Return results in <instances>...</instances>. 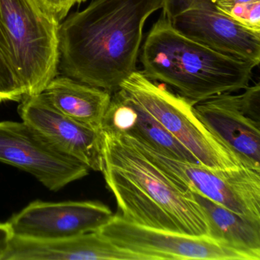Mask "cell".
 Wrapping results in <instances>:
<instances>
[{"label": "cell", "mask_w": 260, "mask_h": 260, "mask_svg": "<svg viewBox=\"0 0 260 260\" xmlns=\"http://www.w3.org/2000/svg\"><path fill=\"white\" fill-rule=\"evenodd\" d=\"M120 88L185 146L202 165L217 170L243 167L196 116L194 105L137 70Z\"/></svg>", "instance_id": "5b68a950"}, {"label": "cell", "mask_w": 260, "mask_h": 260, "mask_svg": "<svg viewBox=\"0 0 260 260\" xmlns=\"http://www.w3.org/2000/svg\"><path fill=\"white\" fill-rule=\"evenodd\" d=\"M121 249L147 260H249L241 252L208 236L187 235L127 221L119 214L99 230Z\"/></svg>", "instance_id": "9c48e42d"}, {"label": "cell", "mask_w": 260, "mask_h": 260, "mask_svg": "<svg viewBox=\"0 0 260 260\" xmlns=\"http://www.w3.org/2000/svg\"><path fill=\"white\" fill-rule=\"evenodd\" d=\"M224 15L242 26L260 33V0L236 4L225 12Z\"/></svg>", "instance_id": "ac0fdd59"}, {"label": "cell", "mask_w": 260, "mask_h": 260, "mask_svg": "<svg viewBox=\"0 0 260 260\" xmlns=\"http://www.w3.org/2000/svg\"><path fill=\"white\" fill-rule=\"evenodd\" d=\"M113 215L112 210L100 202L35 201L7 222L14 237L58 240L98 231Z\"/></svg>", "instance_id": "30bf717a"}, {"label": "cell", "mask_w": 260, "mask_h": 260, "mask_svg": "<svg viewBox=\"0 0 260 260\" xmlns=\"http://www.w3.org/2000/svg\"><path fill=\"white\" fill-rule=\"evenodd\" d=\"M25 97L20 83L0 42V103H20Z\"/></svg>", "instance_id": "e0dca14e"}, {"label": "cell", "mask_w": 260, "mask_h": 260, "mask_svg": "<svg viewBox=\"0 0 260 260\" xmlns=\"http://www.w3.org/2000/svg\"><path fill=\"white\" fill-rule=\"evenodd\" d=\"M240 95V105L244 113L249 118L260 122V83L245 88Z\"/></svg>", "instance_id": "d6986e66"}, {"label": "cell", "mask_w": 260, "mask_h": 260, "mask_svg": "<svg viewBox=\"0 0 260 260\" xmlns=\"http://www.w3.org/2000/svg\"><path fill=\"white\" fill-rule=\"evenodd\" d=\"M162 16L184 36L249 62L260 63V33L242 26L210 0H161Z\"/></svg>", "instance_id": "ba28073f"}, {"label": "cell", "mask_w": 260, "mask_h": 260, "mask_svg": "<svg viewBox=\"0 0 260 260\" xmlns=\"http://www.w3.org/2000/svg\"><path fill=\"white\" fill-rule=\"evenodd\" d=\"M43 93L67 116L100 132L112 94L63 74L56 76Z\"/></svg>", "instance_id": "9a60e30c"}, {"label": "cell", "mask_w": 260, "mask_h": 260, "mask_svg": "<svg viewBox=\"0 0 260 260\" xmlns=\"http://www.w3.org/2000/svg\"><path fill=\"white\" fill-rule=\"evenodd\" d=\"M216 8L220 13L224 14L225 12L228 11L231 7L236 4H244V3L252 2L256 0H210Z\"/></svg>", "instance_id": "7402d4cb"}, {"label": "cell", "mask_w": 260, "mask_h": 260, "mask_svg": "<svg viewBox=\"0 0 260 260\" xmlns=\"http://www.w3.org/2000/svg\"><path fill=\"white\" fill-rule=\"evenodd\" d=\"M124 136L179 188L196 191L246 218L260 222V172L245 167L217 170L178 160L143 141Z\"/></svg>", "instance_id": "8992f818"}, {"label": "cell", "mask_w": 260, "mask_h": 260, "mask_svg": "<svg viewBox=\"0 0 260 260\" xmlns=\"http://www.w3.org/2000/svg\"><path fill=\"white\" fill-rule=\"evenodd\" d=\"M101 132L103 168L119 214L131 223L187 235L208 236L202 208L124 135Z\"/></svg>", "instance_id": "7a4b0ae2"}, {"label": "cell", "mask_w": 260, "mask_h": 260, "mask_svg": "<svg viewBox=\"0 0 260 260\" xmlns=\"http://www.w3.org/2000/svg\"><path fill=\"white\" fill-rule=\"evenodd\" d=\"M141 72L160 81L193 105L249 86L255 65L193 40L161 15L139 53Z\"/></svg>", "instance_id": "3957f363"}, {"label": "cell", "mask_w": 260, "mask_h": 260, "mask_svg": "<svg viewBox=\"0 0 260 260\" xmlns=\"http://www.w3.org/2000/svg\"><path fill=\"white\" fill-rule=\"evenodd\" d=\"M87 0H38L47 12L61 22L75 5H80Z\"/></svg>", "instance_id": "ffe728a7"}, {"label": "cell", "mask_w": 260, "mask_h": 260, "mask_svg": "<svg viewBox=\"0 0 260 260\" xmlns=\"http://www.w3.org/2000/svg\"><path fill=\"white\" fill-rule=\"evenodd\" d=\"M191 192L206 218L208 237L241 252L249 260H259L260 222L246 218L196 191Z\"/></svg>", "instance_id": "2e32d148"}, {"label": "cell", "mask_w": 260, "mask_h": 260, "mask_svg": "<svg viewBox=\"0 0 260 260\" xmlns=\"http://www.w3.org/2000/svg\"><path fill=\"white\" fill-rule=\"evenodd\" d=\"M100 132L127 135L169 157L200 164L182 143L121 88L112 94Z\"/></svg>", "instance_id": "4fadbf2b"}, {"label": "cell", "mask_w": 260, "mask_h": 260, "mask_svg": "<svg viewBox=\"0 0 260 260\" xmlns=\"http://www.w3.org/2000/svg\"><path fill=\"white\" fill-rule=\"evenodd\" d=\"M193 109L202 124L243 167L260 172V122L244 113L240 95L220 94L196 103Z\"/></svg>", "instance_id": "7c38bea8"}, {"label": "cell", "mask_w": 260, "mask_h": 260, "mask_svg": "<svg viewBox=\"0 0 260 260\" xmlns=\"http://www.w3.org/2000/svg\"><path fill=\"white\" fill-rule=\"evenodd\" d=\"M13 234L8 222H0V260L7 252Z\"/></svg>", "instance_id": "44dd1931"}, {"label": "cell", "mask_w": 260, "mask_h": 260, "mask_svg": "<svg viewBox=\"0 0 260 260\" xmlns=\"http://www.w3.org/2000/svg\"><path fill=\"white\" fill-rule=\"evenodd\" d=\"M161 0H92L59 28V74L112 94L136 71L147 19Z\"/></svg>", "instance_id": "6da1fadb"}, {"label": "cell", "mask_w": 260, "mask_h": 260, "mask_svg": "<svg viewBox=\"0 0 260 260\" xmlns=\"http://www.w3.org/2000/svg\"><path fill=\"white\" fill-rule=\"evenodd\" d=\"M60 24L38 0H0V42L25 97L59 74Z\"/></svg>", "instance_id": "277c9868"}, {"label": "cell", "mask_w": 260, "mask_h": 260, "mask_svg": "<svg viewBox=\"0 0 260 260\" xmlns=\"http://www.w3.org/2000/svg\"><path fill=\"white\" fill-rule=\"evenodd\" d=\"M18 113L24 122L34 127L62 152L81 161L89 170L102 171L101 132L57 110L43 92L24 97Z\"/></svg>", "instance_id": "8fae6325"}, {"label": "cell", "mask_w": 260, "mask_h": 260, "mask_svg": "<svg viewBox=\"0 0 260 260\" xmlns=\"http://www.w3.org/2000/svg\"><path fill=\"white\" fill-rule=\"evenodd\" d=\"M147 260L114 244L99 231L58 240L13 236L1 260Z\"/></svg>", "instance_id": "5bb4252c"}, {"label": "cell", "mask_w": 260, "mask_h": 260, "mask_svg": "<svg viewBox=\"0 0 260 260\" xmlns=\"http://www.w3.org/2000/svg\"><path fill=\"white\" fill-rule=\"evenodd\" d=\"M0 162L30 173L53 191L83 179L90 170L23 121L0 122Z\"/></svg>", "instance_id": "52a82bcc"}]
</instances>
